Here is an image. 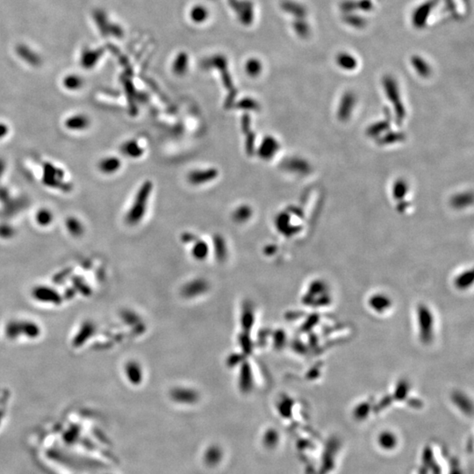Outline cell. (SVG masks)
<instances>
[{"mask_svg": "<svg viewBox=\"0 0 474 474\" xmlns=\"http://www.w3.org/2000/svg\"><path fill=\"white\" fill-rule=\"evenodd\" d=\"M151 191L152 183L150 182H145L138 190L131 207L126 216L127 222L129 225H136L144 219L147 212V203Z\"/></svg>", "mask_w": 474, "mask_h": 474, "instance_id": "1", "label": "cell"}, {"mask_svg": "<svg viewBox=\"0 0 474 474\" xmlns=\"http://www.w3.org/2000/svg\"><path fill=\"white\" fill-rule=\"evenodd\" d=\"M279 145L278 141L274 139L272 136H267L259 145L257 154L259 157L263 160H270L275 156L276 153L279 151Z\"/></svg>", "mask_w": 474, "mask_h": 474, "instance_id": "2", "label": "cell"}, {"mask_svg": "<svg viewBox=\"0 0 474 474\" xmlns=\"http://www.w3.org/2000/svg\"><path fill=\"white\" fill-rule=\"evenodd\" d=\"M218 175V172L216 169H207V170H198L191 172L189 174L188 180L191 184L199 185L210 182L215 180Z\"/></svg>", "mask_w": 474, "mask_h": 474, "instance_id": "3", "label": "cell"}, {"mask_svg": "<svg viewBox=\"0 0 474 474\" xmlns=\"http://www.w3.org/2000/svg\"><path fill=\"white\" fill-rule=\"evenodd\" d=\"M121 164V161L119 157L108 156L100 161L99 169L104 174H113L120 170Z\"/></svg>", "mask_w": 474, "mask_h": 474, "instance_id": "4", "label": "cell"}, {"mask_svg": "<svg viewBox=\"0 0 474 474\" xmlns=\"http://www.w3.org/2000/svg\"><path fill=\"white\" fill-rule=\"evenodd\" d=\"M89 124H90V120L88 119L87 116L84 115V114H76V115L71 116L65 121L66 128L71 129V130H75V131L84 130L85 128H88Z\"/></svg>", "mask_w": 474, "mask_h": 474, "instance_id": "5", "label": "cell"}, {"mask_svg": "<svg viewBox=\"0 0 474 474\" xmlns=\"http://www.w3.org/2000/svg\"><path fill=\"white\" fill-rule=\"evenodd\" d=\"M122 152L130 158H139L144 155V149L135 140H130L122 145Z\"/></svg>", "mask_w": 474, "mask_h": 474, "instance_id": "6", "label": "cell"}, {"mask_svg": "<svg viewBox=\"0 0 474 474\" xmlns=\"http://www.w3.org/2000/svg\"><path fill=\"white\" fill-rule=\"evenodd\" d=\"M253 215L251 207L248 205H242L237 207L232 214V219L236 223H245Z\"/></svg>", "mask_w": 474, "mask_h": 474, "instance_id": "7", "label": "cell"}, {"mask_svg": "<svg viewBox=\"0 0 474 474\" xmlns=\"http://www.w3.org/2000/svg\"><path fill=\"white\" fill-rule=\"evenodd\" d=\"M36 221L40 226H48L53 220V215L48 209H40L36 214Z\"/></svg>", "mask_w": 474, "mask_h": 474, "instance_id": "8", "label": "cell"}, {"mask_svg": "<svg viewBox=\"0 0 474 474\" xmlns=\"http://www.w3.org/2000/svg\"><path fill=\"white\" fill-rule=\"evenodd\" d=\"M66 226L68 227L70 232L73 235H80L83 231L82 224L78 219L76 218H71L66 221Z\"/></svg>", "mask_w": 474, "mask_h": 474, "instance_id": "9", "label": "cell"}, {"mask_svg": "<svg viewBox=\"0 0 474 474\" xmlns=\"http://www.w3.org/2000/svg\"><path fill=\"white\" fill-rule=\"evenodd\" d=\"M207 250V245L206 243L204 242H199L195 245V248H194V251H195V253L198 255H201L204 254V252Z\"/></svg>", "mask_w": 474, "mask_h": 474, "instance_id": "10", "label": "cell"}, {"mask_svg": "<svg viewBox=\"0 0 474 474\" xmlns=\"http://www.w3.org/2000/svg\"><path fill=\"white\" fill-rule=\"evenodd\" d=\"M9 128L5 124L0 123V139H3L8 134Z\"/></svg>", "mask_w": 474, "mask_h": 474, "instance_id": "11", "label": "cell"}]
</instances>
